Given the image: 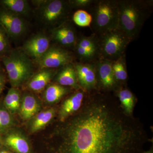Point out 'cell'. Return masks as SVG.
I'll return each mask as SVG.
<instances>
[{
  "label": "cell",
  "mask_w": 153,
  "mask_h": 153,
  "mask_svg": "<svg viewBox=\"0 0 153 153\" xmlns=\"http://www.w3.org/2000/svg\"><path fill=\"white\" fill-rule=\"evenodd\" d=\"M60 123L52 136L59 142V153H130L143 138L128 116L100 97H90Z\"/></svg>",
  "instance_id": "cell-1"
},
{
  "label": "cell",
  "mask_w": 153,
  "mask_h": 153,
  "mask_svg": "<svg viewBox=\"0 0 153 153\" xmlns=\"http://www.w3.org/2000/svg\"><path fill=\"white\" fill-rule=\"evenodd\" d=\"M152 1L139 0H118V28L123 31L131 41L139 35L148 19Z\"/></svg>",
  "instance_id": "cell-2"
},
{
  "label": "cell",
  "mask_w": 153,
  "mask_h": 153,
  "mask_svg": "<svg viewBox=\"0 0 153 153\" xmlns=\"http://www.w3.org/2000/svg\"><path fill=\"white\" fill-rule=\"evenodd\" d=\"M89 9L92 17L90 26L94 35L118 27V0L94 1Z\"/></svg>",
  "instance_id": "cell-3"
},
{
  "label": "cell",
  "mask_w": 153,
  "mask_h": 153,
  "mask_svg": "<svg viewBox=\"0 0 153 153\" xmlns=\"http://www.w3.org/2000/svg\"><path fill=\"white\" fill-rule=\"evenodd\" d=\"M12 87L17 88L33 76L32 61L24 52L16 50L1 58Z\"/></svg>",
  "instance_id": "cell-4"
},
{
  "label": "cell",
  "mask_w": 153,
  "mask_h": 153,
  "mask_svg": "<svg viewBox=\"0 0 153 153\" xmlns=\"http://www.w3.org/2000/svg\"><path fill=\"white\" fill-rule=\"evenodd\" d=\"M96 36L99 58L111 61L125 55L126 49L131 42L125 33L118 27Z\"/></svg>",
  "instance_id": "cell-5"
},
{
  "label": "cell",
  "mask_w": 153,
  "mask_h": 153,
  "mask_svg": "<svg viewBox=\"0 0 153 153\" xmlns=\"http://www.w3.org/2000/svg\"><path fill=\"white\" fill-rule=\"evenodd\" d=\"M73 59V55L66 49L61 47H52L38 60L41 69H55L71 63Z\"/></svg>",
  "instance_id": "cell-6"
},
{
  "label": "cell",
  "mask_w": 153,
  "mask_h": 153,
  "mask_svg": "<svg viewBox=\"0 0 153 153\" xmlns=\"http://www.w3.org/2000/svg\"><path fill=\"white\" fill-rule=\"evenodd\" d=\"M97 86L106 90L116 89L119 83L115 78L112 68V61L99 58L94 62Z\"/></svg>",
  "instance_id": "cell-7"
},
{
  "label": "cell",
  "mask_w": 153,
  "mask_h": 153,
  "mask_svg": "<svg viewBox=\"0 0 153 153\" xmlns=\"http://www.w3.org/2000/svg\"><path fill=\"white\" fill-rule=\"evenodd\" d=\"M0 25L7 36L16 38L22 36L26 30L25 22L16 15L8 10L1 5Z\"/></svg>",
  "instance_id": "cell-8"
},
{
  "label": "cell",
  "mask_w": 153,
  "mask_h": 153,
  "mask_svg": "<svg viewBox=\"0 0 153 153\" xmlns=\"http://www.w3.org/2000/svg\"><path fill=\"white\" fill-rule=\"evenodd\" d=\"M77 81L82 90L89 91L97 87L94 62L77 63L74 65Z\"/></svg>",
  "instance_id": "cell-9"
},
{
  "label": "cell",
  "mask_w": 153,
  "mask_h": 153,
  "mask_svg": "<svg viewBox=\"0 0 153 153\" xmlns=\"http://www.w3.org/2000/svg\"><path fill=\"white\" fill-rule=\"evenodd\" d=\"M68 5L66 2L60 0L46 2L41 12L42 18L48 23H56L66 16Z\"/></svg>",
  "instance_id": "cell-10"
},
{
  "label": "cell",
  "mask_w": 153,
  "mask_h": 153,
  "mask_svg": "<svg viewBox=\"0 0 153 153\" xmlns=\"http://www.w3.org/2000/svg\"><path fill=\"white\" fill-rule=\"evenodd\" d=\"M50 42L47 36L42 34L34 36L28 40L23 47V52L27 56L37 60L49 48Z\"/></svg>",
  "instance_id": "cell-11"
},
{
  "label": "cell",
  "mask_w": 153,
  "mask_h": 153,
  "mask_svg": "<svg viewBox=\"0 0 153 153\" xmlns=\"http://www.w3.org/2000/svg\"><path fill=\"white\" fill-rule=\"evenodd\" d=\"M84 96V91H79L63 102L58 111V118L60 122L64 121L79 110L81 108Z\"/></svg>",
  "instance_id": "cell-12"
},
{
  "label": "cell",
  "mask_w": 153,
  "mask_h": 153,
  "mask_svg": "<svg viewBox=\"0 0 153 153\" xmlns=\"http://www.w3.org/2000/svg\"><path fill=\"white\" fill-rule=\"evenodd\" d=\"M55 69L43 68L33 76L27 81V87L29 90L38 92L44 90L52 78L57 74Z\"/></svg>",
  "instance_id": "cell-13"
},
{
  "label": "cell",
  "mask_w": 153,
  "mask_h": 153,
  "mask_svg": "<svg viewBox=\"0 0 153 153\" xmlns=\"http://www.w3.org/2000/svg\"><path fill=\"white\" fill-rule=\"evenodd\" d=\"M41 108L36 97L33 94L27 93L22 97L19 111L22 118L24 120H28L39 113Z\"/></svg>",
  "instance_id": "cell-14"
},
{
  "label": "cell",
  "mask_w": 153,
  "mask_h": 153,
  "mask_svg": "<svg viewBox=\"0 0 153 153\" xmlns=\"http://www.w3.org/2000/svg\"><path fill=\"white\" fill-rule=\"evenodd\" d=\"M4 144L18 153H29L30 146L27 140L20 133L8 132L3 138Z\"/></svg>",
  "instance_id": "cell-15"
},
{
  "label": "cell",
  "mask_w": 153,
  "mask_h": 153,
  "mask_svg": "<svg viewBox=\"0 0 153 153\" xmlns=\"http://www.w3.org/2000/svg\"><path fill=\"white\" fill-rule=\"evenodd\" d=\"M54 39L63 47H75L77 37L74 28L71 25L64 24L56 28L53 33Z\"/></svg>",
  "instance_id": "cell-16"
},
{
  "label": "cell",
  "mask_w": 153,
  "mask_h": 153,
  "mask_svg": "<svg viewBox=\"0 0 153 153\" xmlns=\"http://www.w3.org/2000/svg\"><path fill=\"white\" fill-rule=\"evenodd\" d=\"M57 84L62 86L71 87L76 89L80 88L77 81L74 65L72 63L61 67L56 76Z\"/></svg>",
  "instance_id": "cell-17"
},
{
  "label": "cell",
  "mask_w": 153,
  "mask_h": 153,
  "mask_svg": "<svg viewBox=\"0 0 153 153\" xmlns=\"http://www.w3.org/2000/svg\"><path fill=\"white\" fill-rule=\"evenodd\" d=\"M55 114L54 108H50L38 113L33 119L30 126V131L36 133L46 126L52 120Z\"/></svg>",
  "instance_id": "cell-18"
},
{
  "label": "cell",
  "mask_w": 153,
  "mask_h": 153,
  "mask_svg": "<svg viewBox=\"0 0 153 153\" xmlns=\"http://www.w3.org/2000/svg\"><path fill=\"white\" fill-rule=\"evenodd\" d=\"M68 88L58 84L49 85L44 91V98L49 104L56 103L69 92Z\"/></svg>",
  "instance_id": "cell-19"
},
{
  "label": "cell",
  "mask_w": 153,
  "mask_h": 153,
  "mask_svg": "<svg viewBox=\"0 0 153 153\" xmlns=\"http://www.w3.org/2000/svg\"><path fill=\"white\" fill-rule=\"evenodd\" d=\"M21 100V94L17 88H11L4 99V107L11 114H13L19 111Z\"/></svg>",
  "instance_id": "cell-20"
},
{
  "label": "cell",
  "mask_w": 153,
  "mask_h": 153,
  "mask_svg": "<svg viewBox=\"0 0 153 153\" xmlns=\"http://www.w3.org/2000/svg\"><path fill=\"white\" fill-rule=\"evenodd\" d=\"M1 5L8 10L16 15H26L30 10L27 2L24 0H3Z\"/></svg>",
  "instance_id": "cell-21"
},
{
  "label": "cell",
  "mask_w": 153,
  "mask_h": 153,
  "mask_svg": "<svg viewBox=\"0 0 153 153\" xmlns=\"http://www.w3.org/2000/svg\"><path fill=\"white\" fill-rule=\"evenodd\" d=\"M118 97L124 113L128 116L131 114L134 106V97L131 91L128 89H120Z\"/></svg>",
  "instance_id": "cell-22"
},
{
  "label": "cell",
  "mask_w": 153,
  "mask_h": 153,
  "mask_svg": "<svg viewBox=\"0 0 153 153\" xmlns=\"http://www.w3.org/2000/svg\"><path fill=\"white\" fill-rule=\"evenodd\" d=\"M112 68L115 78L119 83L126 80L128 74L125 55L112 61Z\"/></svg>",
  "instance_id": "cell-23"
},
{
  "label": "cell",
  "mask_w": 153,
  "mask_h": 153,
  "mask_svg": "<svg viewBox=\"0 0 153 153\" xmlns=\"http://www.w3.org/2000/svg\"><path fill=\"white\" fill-rule=\"evenodd\" d=\"M84 48L99 58L98 41L96 35L82 36L77 38L76 45Z\"/></svg>",
  "instance_id": "cell-24"
},
{
  "label": "cell",
  "mask_w": 153,
  "mask_h": 153,
  "mask_svg": "<svg viewBox=\"0 0 153 153\" xmlns=\"http://www.w3.org/2000/svg\"><path fill=\"white\" fill-rule=\"evenodd\" d=\"M12 114L4 107L0 106V135L6 134L14 125Z\"/></svg>",
  "instance_id": "cell-25"
},
{
  "label": "cell",
  "mask_w": 153,
  "mask_h": 153,
  "mask_svg": "<svg viewBox=\"0 0 153 153\" xmlns=\"http://www.w3.org/2000/svg\"><path fill=\"white\" fill-rule=\"evenodd\" d=\"M73 20L74 23L79 27H89L92 22V17L85 10H78L73 15Z\"/></svg>",
  "instance_id": "cell-26"
},
{
  "label": "cell",
  "mask_w": 153,
  "mask_h": 153,
  "mask_svg": "<svg viewBox=\"0 0 153 153\" xmlns=\"http://www.w3.org/2000/svg\"><path fill=\"white\" fill-rule=\"evenodd\" d=\"M10 51V45L7 35L0 25V60L7 55Z\"/></svg>",
  "instance_id": "cell-27"
},
{
  "label": "cell",
  "mask_w": 153,
  "mask_h": 153,
  "mask_svg": "<svg viewBox=\"0 0 153 153\" xmlns=\"http://www.w3.org/2000/svg\"><path fill=\"white\" fill-rule=\"evenodd\" d=\"M93 0H74L69 1V5L74 7L80 9H89L94 2Z\"/></svg>",
  "instance_id": "cell-28"
},
{
  "label": "cell",
  "mask_w": 153,
  "mask_h": 153,
  "mask_svg": "<svg viewBox=\"0 0 153 153\" xmlns=\"http://www.w3.org/2000/svg\"><path fill=\"white\" fill-rule=\"evenodd\" d=\"M6 75L4 69L0 65V95L4 88L6 84Z\"/></svg>",
  "instance_id": "cell-29"
},
{
  "label": "cell",
  "mask_w": 153,
  "mask_h": 153,
  "mask_svg": "<svg viewBox=\"0 0 153 153\" xmlns=\"http://www.w3.org/2000/svg\"><path fill=\"white\" fill-rule=\"evenodd\" d=\"M3 144H4L3 137H2V135H0V149L2 147Z\"/></svg>",
  "instance_id": "cell-30"
},
{
  "label": "cell",
  "mask_w": 153,
  "mask_h": 153,
  "mask_svg": "<svg viewBox=\"0 0 153 153\" xmlns=\"http://www.w3.org/2000/svg\"><path fill=\"white\" fill-rule=\"evenodd\" d=\"M0 153H11L10 152H8V151L4 150L0 151Z\"/></svg>",
  "instance_id": "cell-31"
},
{
  "label": "cell",
  "mask_w": 153,
  "mask_h": 153,
  "mask_svg": "<svg viewBox=\"0 0 153 153\" xmlns=\"http://www.w3.org/2000/svg\"><path fill=\"white\" fill-rule=\"evenodd\" d=\"M145 153H153L152 151L150 150L148 151V152H146Z\"/></svg>",
  "instance_id": "cell-32"
}]
</instances>
